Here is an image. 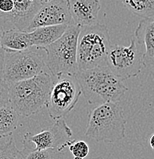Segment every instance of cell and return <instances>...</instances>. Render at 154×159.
Masks as SVG:
<instances>
[{"instance_id": "1", "label": "cell", "mask_w": 154, "mask_h": 159, "mask_svg": "<svg viewBox=\"0 0 154 159\" xmlns=\"http://www.w3.org/2000/svg\"><path fill=\"white\" fill-rule=\"evenodd\" d=\"M75 77L87 102L98 106L108 102H120L128 90L123 80L107 66L78 70Z\"/></svg>"}, {"instance_id": "2", "label": "cell", "mask_w": 154, "mask_h": 159, "mask_svg": "<svg viewBox=\"0 0 154 159\" xmlns=\"http://www.w3.org/2000/svg\"><path fill=\"white\" fill-rule=\"evenodd\" d=\"M54 80L51 74L44 71L30 79L9 84V105L20 116L37 113L47 105Z\"/></svg>"}, {"instance_id": "3", "label": "cell", "mask_w": 154, "mask_h": 159, "mask_svg": "<svg viewBox=\"0 0 154 159\" xmlns=\"http://www.w3.org/2000/svg\"><path fill=\"white\" fill-rule=\"evenodd\" d=\"M126 124L120 102H105L90 111L85 135L96 142L113 143L125 137Z\"/></svg>"}, {"instance_id": "4", "label": "cell", "mask_w": 154, "mask_h": 159, "mask_svg": "<svg viewBox=\"0 0 154 159\" xmlns=\"http://www.w3.org/2000/svg\"><path fill=\"white\" fill-rule=\"evenodd\" d=\"M110 45V33L105 25L97 23L82 28L77 40L78 70L107 66Z\"/></svg>"}, {"instance_id": "5", "label": "cell", "mask_w": 154, "mask_h": 159, "mask_svg": "<svg viewBox=\"0 0 154 159\" xmlns=\"http://www.w3.org/2000/svg\"><path fill=\"white\" fill-rule=\"evenodd\" d=\"M81 29L77 25H69L57 41L43 48L46 53V67L54 77L77 74V40Z\"/></svg>"}, {"instance_id": "6", "label": "cell", "mask_w": 154, "mask_h": 159, "mask_svg": "<svg viewBox=\"0 0 154 159\" xmlns=\"http://www.w3.org/2000/svg\"><path fill=\"white\" fill-rule=\"evenodd\" d=\"M45 57L44 50L36 47L21 51H6L2 78L9 85L35 77L47 67Z\"/></svg>"}, {"instance_id": "7", "label": "cell", "mask_w": 154, "mask_h": 159, "mask_svg": "<svg viewBox=\"0 0 154 159\" xmlns=\"http://www.w3.org/2000/svg\"><path fill=\"white\" fill-rule=\"evenodd\" d=\"M143 48L132 37L129 46L112 44L107 57V66L122 80L136 77L143 67Z\"/></svg>"}, {"instance_id": "8", "label": "cell", "mask_w": 154, "mask_h": 159, "mask_svg": "<svg viewBox=\"0 0 154 159\" xmlns=\"http://www.w3.org/2000/svg\"><path fill=\"white\" fill-rule=\"evenodd\" d=\"M54 77L46 107L51 118L57 120L74 108L82 92L75 75L62 74Z\"/></svg>"}, {"instance_id": "9", "label": "cell", "mask_w": 154, "mask_h": 159, "mask_svg": "<svg viewBox=\"0 0 154 159\" xmlns=\"http://www.w3.org/2000/svg\"><path fill=\"white\" fill-rule=\"evenodd\" d=\"M72 134V129L67 125L64 119H59L55 120L54 125L39 133L32 135L27 132L25 134L23 145L28 146L33 144V148L29 149L33 151L48 148H59L63 151L72 142L73 140H71Z\"/></svg>"}, {"instance_id": "10", "label": "cell", "mask_w": 154, "mask_h": 159, "mask_svg": "<svg viewBox=\"0 0 154 159\" xmlns=\"http://www.w3.org/2000/svg\"><path fill=\"white\" fill-rule=\"evenodd\" d=\"M72 21L67 0H51L42 5L32 18L26 31L44 26L69 25Z\"/></svg>"}, {"instance_id": "11", "label": "cell", "mask_w": 154, "mask_h": 159, "mask_svg": "<svg viewBox=\"0 0 154 159\" xmlns=\"http://www.w3.org/2000/svg\"><path fill=\"white\" fill-rule=\"evenodd\" d=\"M13 2L12 11L9 14H0V19L9 21L16 29L26 31L32 18L44 3V0H13Z\"/></svg>"}, {"instance_id": "12", "label": "cell", "mask_w": 154, "mask_h": 159, "mask_svg": "<svg viewBox=\"0 0 154 159\" xmlns=\"http://www.w3.org/2000/svg\"><path fill=\"white\" fill-rule=\"evenodd\" d=\"M73 24L81 28L94 25L98 23L100 0H67Z\"/></svg>"}, {"instance_id": "13", "label": "cell", "mask_w": 154, "mask_h": 159, "mask_svg": "<svg viewBox=\"0 0 154 159\" xmlns=\"http://www.w3.org/2000/svg\"><path fill=\"white\" fill-rule=\"evenodd\" d=\"M137 42L143 48V66L154 65V19L140 20L134 32Z\"/></svg>"}, {"instance_id": "14", "label": "cell", "mask_w": 154, "mask_h": 159, "mask_svg": "<svg viewBox=\"0 0 154 159\" xmlns=\"http://www.w3.org/2000/svg\"><path fill=\"white\" fill-rule=\"evenodd\" d=\"M68 26L66 25L39 27L29 31L33 47L44 48L57 41L64 34Z\"/></svg>"}, {"instance_id": "15", "label": "cell", "mask_w": 154, "mask_h": 159, "mask_svg": "<svg viewBox=\"0 0 154 159\" xmlns=\"http://www.w3.org/2000/svg\"><path fill=\"white\" fill-rule=\"evenodd\" d=\"M0 45L6 51H21L33 47L29 31L16 28L3 31Z\"/></svg>"}, {"instance_id": "16", "label": "cell", "mask_w": 154, "mask_h": 159, "mask_svg": "<svg viewBox=\"0 0 154 159\" xmlns=\"http://www.w3.org/2000/svg\"><path fill=\"white\" fill-rule=\"evenodd\" d=\"M20 116L10 105L0 107V137L12 135L17 129Z\"/></svg>"}, {"instance_id": "17", "label": "cell", "mask_w": 154, "mask_h": 159, "mask_svg": "<svg viewBox=\"0 0 154 159\" xmlns=\"http://www.w3.org/2000/svg\"><path fill=\"white\" fill-rule=\"evenodd\" d=\"M124 7L142 19H154V0H120Z\"/></svg>"}, {"instance_id": "18", "label": "cell", "mask_w": 154, "mask_h": 159, "mask_svg": "<svg viewBox=\"0 0 154 159\" xmlns=\"http://www.w3.org/2000/svg\"><path fill=\"white\" fill-rule=\"evenodd\" d=\"M0 159H25L24 153L17 148L12 135L0 137Z\"/></svg>"}, {"instance_id": "19", "label": "cell", "mask_w": 154, "mask_h": 159, "mask_svg": "<svg viewBox=\"0 0 154 159\" xmlns=\"http://www.w3.org/2000/svg\"><path fill=\"white\" fill-rule=\"evenodd\" d=\"M25 159H64V153L59 148H48L33 151L23 148Z\"/></svg>"}, {"instance_id": "20", "label": "cell", "mask_w": 154, "mask_h": 159, "mask_svg": "<svg viewBox=\"0 0 154 159\" xmlns=\"http://www.w3.org/2000/svg\"><path fill=\"white\" fill-rule=\"evenodd\" d=\"M68 147L74 157L85 158L89 154V146L84 141L73 140Z\"/></svg>"}, {"instance_id": "21", "label": "cell", "mask_w": 154, "mask_h": 159, "mask_svg": "<svg viewBox=\"0 0 154 159\" xmlns=\"http://www.w3.org/2000/svg\"><path fill=\"white\" fill-rule=\"evenodd\" d=\"M9 86L6 80L0 77V107L9 105Z\"/></svg>"}, {"instance_id": "22", "label": "cell", "mask_w": 154, "mask_h": 159, "mask_svg": "<svg viewBox=\"0 0 154 159\" xmlns=\"http://www.w3.org/2000/svg\"><path fill=\"white\" fill-rule=\"evenodd\" d=\"M14 9L13 0H0V11L1 15L9 14Z\"/></svg>"}, {"instance_id": "23", "label": "cell", "mask_w": 154, "mask_h": 159, "mask_svg": "<svg viewBox=\"0 0 154 159\" xmlns=\"http://www.w3.org/2000/svg\"><path fill=\"white\" fill-rule=\"evenodd\" d=\"M5 54H6V51L5 50L2 48L0 45V77L2 78V74H3V67H4V61H5Z\"/></svg>"}, {"instance_id": "24", "label": "cell", "mask_w": 154, "mask_h": 159, "mask_svg": "<svg viewBox=\"0 0 154 159\" xmlns=\"http://www.w3.org/2000/svg\"><path fill=\"white\" fill-rule=\"evenodd\" d=\"M150 145L152 149L154 150V133L152 134V135L150 138Z\"/></svg>"}, {"instance_id": "25", "label": "cell", "mask_w": 154, "mask_h": 159, "mask_svg": "<svg viewBox=\"0 0 154 159\" xmlns=\"http://www.w3.org/2000/svg\"><path fill=\"white\" fill-rule=\"evenodd\" d=\"M3 31H4V29H3L2 25L0 24V41H1V38H2V35Z\"/></svg>"}, {"instance_id": "26", "label": "cell", "mask_w": 154, "mask_h": 159, "mask_svg": "<svg viewBox=\"0 0 154 159\" xmlns=\"http://www.w3.org/2000/svg\"><path fill=\"white\" fill-rule=\"evenodd\" d=\"M92 159H105V158H104L103 157H97V158H94Z\"/></svg>"}, {"instance_id": "27", "label": "cell", "mask_w": 154, "mask_h": 159, "mask_svg": "<svg viewBox=\"0 0 154 159\" xmlns=\"http://www.w3.org/2000/svg\"><path fill=\"white\" fill-rule=\"evenodd\" d=\"M74 159H84V158H79V157H74Z\"/></svg>"}, {"instance_id": "28", "label": "cell", "mask_w": 154, "mask_h": 159, "mask_svg": "<svg viewBox=\"0 0 154 159\" xmlns=\"http://www.w3.org/2000/svg\"><path fill=\"white\" fill-rule=\"evenodd\" d=\"M50 1H51V0H44V2H50Z\"/></svg>"}]
</instances>
